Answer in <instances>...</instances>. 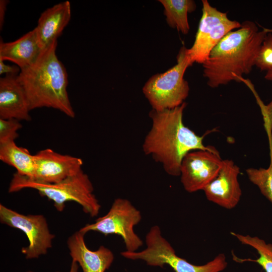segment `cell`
Listing matches in <instances>:
<instances>
[{
    "instance_id": "1",
    "label": "cell",
    "mask_w": 272,
    "mask_h": 272,
    "mask_svg": "<svg viewBox=\"0 0 272 272\" xmlns=\"http://www.w3.org/2000/svg\"><path fill=\"white\" fill-rule=\"evenodd\" d=\"M186 106L184 102L173 109H152L149 113L152 126L143 144L144 152L160 163L165 171L173 176H180L182 161L188 153L215 148L203 145L205 135L199 136L184 125L183 113Z\"/></svg>"
},
{
    "instance_id": "2",
    "label": "cell",
    "mask_w": 272,
    "mask_h": 272,
    "mask_svg": "<svg viewBox=\"0 0 272 272\" xmlns=\"http://www.w3.org/2000/svg\"><path fill=\"white\" fill-rule=\"evenodd\" d=\"M267 33L255 23L246 21L228 33L212 50L202 64L203 76L211 88L235 81H242L255 65L260 47Z\"/></svg>"
},
{
    "instance_id": "3",
    "label": "cell",
    "mask_w": 272,
    "mask_h": 272,
    "mask_svg": "<svg viewBox=\"0 0 272 272\" xmlns=\"http://www.w3.org/2000/svg\"><path fill=\"white\" fill-rule=\"evenodd\" d=\"M57 40L42 50L36 61L21 70L18 79L26 94L30 110L47 107L74 118L69 97L68 76L56 54Z\"/></svg>"
},
{
    "instance_id": "4",
    "label": "cell",
    "mask_w": 272,
    "mask_h": 272,
    "mask_svg": "<svg viewBox=\"0 0 272 272\" xmlns=\"http://www.w3.org/2000/svg\"><path fill=\"white\" fill-rule=\"evenodd\" d=\"M26 188L37 190L41 196L52 201L59 212H62L65 203L69 201L79 204L83 211L91 217L97 216L100 210L101 205L93 193V184L83 170L54 183L39 182L16 172L10 182L9 192H16Z\"/></svg>"
},
{
    "instance_id": "5",
    "label": "cell",
    "mask_w": 272,
    "mask_h": 272,
    "mask_svg": "<svg viewBox=\"0 0 272 272\" xmlns=\"http://www.w3.org/2000/svg\"><path fill=\"white\" fill-rule=\"evenodd\" d=\"M147 247L141 251H124L121 255L131 260H142L150 266H170L175 272H221L227 266L225 255L220 253L212 260L194 265L177 256L170 243L164 238L159 226H153L146 237Z\"/></svg>"
},
{
    "instance_id": "6",
    "label": "cell",
    "mask_w": 272,
    "mask_h": 272,
    "mask_svg": "<svg viewBox=\"0 0 272 272\" xmlns=\"http://www.w3.org/2000/svg\"><path fill=\"white\" fill-rule=\"evenodd\" d=\"M182 46L177 57V63L165 73L153 75L146 82L143 92L152 107L161 111L182 105L187 97L189 87L184 79L187 68L192 64Z\"/></svg>"
},
{
    "instance_id": "7",
    "label": "cell",
    "mask_w": 272,
    "mask_h": 272,
    "mask_svg": "<svg viewBox=\"0 0 272 272\" xmlns=\"http://www.w3.org/2000/svg\"><path fill=\"white\" fill-rule=\"evenodd\" d=\"M141 219L140 211L128 200L117 198L105 215L98 218L94 223L86 224L79 231L85 234L95 231L105 236L119 235L124 241L126 251H137L143 245V241L133 229Z\"/></svg>"
},
{
    "instance_id": "8",
    "label": "cell",
    "mask_w": 272,
    "mask_h": 272,
    "mask_svg": "<svg viewBox=\"0 0 272 272\" xmlns=\"http://www.w3.org/2000/svg\"><path fill=\"white\" fill-rule=\"evenodd\" d=\"M202 16L194 42L186 54L191 63L203 64L212 50L230 32L239 29L241 24L231 20L227 13L212 7L207 0H202Z\"/></svg>"
},
{
    "instance_id": "9",
    "label": "cell",
    "mask_w": 272,
    "mask_h": 272,
    "mask_svg": "<svg viewBox=\"0 0 272 272\" xmlns=\"http://www.w3.org/2000/svg\"><path fill=\"white\" fill-rule=\"evenodd\" d=\"M0 221L25 234L29 244L22 248L21 252L26 259L37 258L46 254L52 247L55 236L50 232L42 215H25L0 204Z\"/></svg>"
},
{
    "instance_id": "10",
    "label": "cell",
    "mask_w": 272,
    "mask_h": 272,
    "mask_svg": "<svg viewBox=\"0 0 272 272\" xmlns=\"http://www.w3.org/2000/svg\"><path fill=\"white\" fill-rule=\"evenodd\" d=\"M223 160L215 148L188 153L182 161L180 171L184 189L190 193L203 190L219 173Z\"/></svg>"
},
{
    "instance_id": "11",
    "label": "cell",
    "mask_w": 272,
    "mask_h": 272,
    "mask_svg": "<svg viewBox=\"0 0 272 272\" xmlns=\"http://www.w3.org/2000/svg\"><path fill=\"white\" fill-rule=\"evenodd\" d=\"M35 170L32 179L47 183L59 182L80 171L82 159L46 149L34 155Z\"/></svg>"
},
{
    "instance_id": "12",
    "label": "cell",
    "mask_w": 272,
    "mask_h": 272,
    "mask_svg": "<svg viewBox=\"0 0 272 272\" xmlns=\"http://www.w3.org/2000/svg\"><path fill=\"white\" fill-rule=\"evenodd\" d=\"M240 172L239 167L233 161L223 160L217 176L203 189L207 198L224 209L234 208L242 195L238 180Z\"/></svg>"
},
{
    "instance_id": "13",
    "label": "cell",
    "mask_w": 272,
    "mask_h": 272,
    "mask_svg": "<svg viewBox=\"0 0 272 272\" xmlns=\"http://www.w3.org/2000/svg\"><path fill=\"white\" fill-rule=\"evenodd\" d=\"M85 235L78 231L67 240L72 261L79 264L83 272H105L113 261V253L103 245L100 246L96 250H90L85 243Z\"/></svg>"
},
{
    "instance_id": "14",
    "label": "cell",
    "mask_w": 272,
    "mask_h": 272,
    "mask_svg": "<svg viewBox=\"0 0 272 272\" xmlns=\"http://www.w3.org/2000/svg\"><path fill=\"white\" fill-rule=\"evenodd\" d=\"M18 75H7L0 79V118L31 120V111Z\"/></svg>"
},
{
    "instance_id": "15",
    "label": "cell",
    "mask_w": 272,
    "mask_h": 272,
    "mask_svg": "<svg viewBox=\"0 0 272 272\" xmlns=\"http://www.w3.org/2000/svg\"><path fill=\"white\" fill-rule=\"evenodd\" d=\"M71 18L69 1L60 2L45 10L40 15L34 28L42 50L48 47L61 34Z\"/></svg>"
},
{
    "instance_id": "16",
    "label": "cell",
    "mask_w": 272,
    "mask_h": 272,
    "mask_svg": "<svg viewBox=\"0 0 272 272\" xmlns=\"http://www.w3.org/2000/svg\"><path fill=\"white\" fill-rule=\"evenodd\" d=\"M42 51L35 29L14 41L0 42V59L14 62L21 70L34 63Z\"/></svg>"
},
{
    "instance_id": "17",
    "label": "cell",
    "mask_w": 272,
    "mask_h": 272,
    "mask_svg": "<svg viewBox=\"0 0 272 272\" xmlns=\"http://www.w3.org/2000/svg\"><path fill=\"white\" fill-rule=\"evenodd\" d=\"M0 160L15 168L19 174L33 178L35 170L34 155L27 149L18 146L15 141L0 144Z\"/></svg>"
},
{
    "instance_id": "18",
    "label": "cell",
    "mask_w": 272,
    "mask_h": 272,
    "mask_svg": "<svg viewBox=\"0 0 272 272\" xmlns=\"http://www.w3.org/2000/svg\"><path fill=\"white\" fill-rule=\"evenodd\" d=\"M164 8V15L168 24L176 28L183 34L189 30L187 14L194 11L196 5L191 0H160Z\"/></svg>"
},
{
    "instance_id": "19",
    "label": "cell",
    "mask_w": 272,
    "mask_h": 272,
    "mask_svg": "<svg viewBox=\"0 0 272 272\" xmlns=\"http://www.w3.org/2000/svg\"><path fill=\"white\" fill-rule=\"evenodd\" d=\"M242 244L250 246L255 249L259 254L256 259H247L259 264L265 272H272V244L266 243L264 240L249 235H243L231 232Z\"/></svg>"
},
{
    "instance_id": "20",
    "label": "cell",
    "mask_w": 272,
    "mask_h": 272,
    "mask_svg": "<svg viewBox=\"0 0 272 272\" xmlns=\"http://www.w3.org/2000/svg\"><path fill=\"white\" fill-rule=\"evenodd\" d=\"M272 152V151H271ZM267 168H249L246 172L249 180L259 188L261 194L272 203V152Z\"/></svg>"
},
{
    "instance_id": "21",
    "label": "cell",
    "mask_w": 272,
    "mask_h": 272,
    "mask_svg": "<svg viewBox=\"0 0 272 272\" xmlns=\"http://www.w3.org/2000/svg\"><path fill=\"white\" fill-rule=\"evenodd\" d=\"M255 65L261 71L272 69V33H267L260 47Z\"/></svg>"
},
{
    "instance_id": "22",
    "label": "cell",
    "mask_w": 272,
    "mask_h": 272,
    "mask_svg": "<svg viewBox=\"0 0 272 272\" xmlns=\"http://www.w3.org/2000/svg\"><path fill=\"white\" fill-rule=\"evenodd\" d=\"M22 127L17 119L0 118V144L15 141L19 137L17 131Z\"/></svg>"
},
{
    "instance_id": "23",
    "label": "cell",
    "mask_w": 272,
    "mask_h": 272,
    "mask_svg": "<svg viewBox=\"0 0 272 272\" xmlns=\"http://www.w3.org/2000/svg\"><path fill=\"white\" fill-rule=\"evenodd\" d=\"M4 61L0 59V75H19L21 71L19 66L6 64Z\"/></svg>"
},
{
    "instance_id": "24",
    "label": "cell",
    "mask_w": 272,
    "mask_h": 272,
    "mask_svg": "<svg viewBox=\"0 0 272 272\" xmlns=\"http://www.w3.org/2000/svg\"><path fill=\"white\" fill-rule=\"evenodd\" d=\"M260 106L264 119L272 125V98L268 104L265 105L260 103Z\"/></svg>"
},
{
    "instance_id": "25",
    "label": "cell",
    "mask_w": 272,
    "mask_h": 272,
    "mask_svg": "<svg viewBox=\"0 0 272 272\" xmlns=\"http://www.w3.org/2000/svg\"><path fill=\"white\" fill-rule=\"evenodd\" d=\"M9 1L5 0H1L0 1V28L2 30V28L3 26L4 23V18L5 13L7 9V6Z\"/></svg>"
},
{
    "instance_id": "26",
    "label": "cell",
    "mask_w": 272,
    "mask_h": 272,
    "mask_svg": "<svg viewBox=\"0 0 272 272\" xmlns=\"http://www.w3.org/2000/svg\"><path fill=\"white\" fill-rule=\"evenodd\" d=\"M79 264L75 261H72L70 269L69 272H78L79 271ZM27 272H33L31 270H28ZM55 272H60V271H55Z\"/></svg>"
},
{
    "instance_id": "27",
    "label": "cell",
    "mask_w": 272,
    "mask_h": 272,
    "mask_svg": "<svg viewBox=\"0 0 272 272\" xmlns=\"http://www.w3.org/2000/svg\"><path fill=\"white\" fill-rule=\"evenodd\" d=\"M264 78L266 80L272 81V69L267 72Z\"/></svg>"
},
{
    "instance_id": "28",
    "label": "cell",
    "mask_w": 272,
    "mask_h": 272,
    "mask_svg": "<svg viewBox=\"0 0 272 272\" xmlns=\"http://www.w3.org/2000/svg\"><path fill=\"white\" fill-rule=\"evenodd\" d=\"M262 28L266 33H272V29L266 28L262 27Z\"/></svg>"
}]
</instances>
